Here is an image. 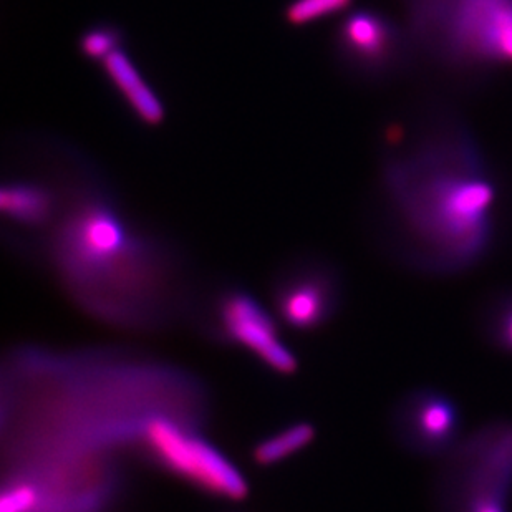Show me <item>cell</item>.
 I'll use <instances>...</instances> for the list:
<instances>
[{
    "label": "cell",
    "mask_w": 512,
    "mask_h": 512,
    "mask_svg": "<svg viewBox=\"0 0 512 512\" xmlns=\"http://www.w3.org/2000/svg\"><path fill=\"white\" fill-rule=\"evenodd\" d=\"M393 143L382 170L393 254L425 276L471 271L498 232V179L478 141L461 118L438 112Z\"/></svg>",
    "instance_id": "1"
},
{
    "label": "cell",
    "mask_w": 512,
    "mask_h": 512,
    "mask_svg": "<svg viewBox=\"0 0 512 512\" xmlns=\"http://www.w3.org/2000/svg\"><path fill=\"white\" fill-rule=\"evenodd\" d=\"M62 208L47 231L50 257L82 302L97 312L125 317L128 300L163 271L168 251L136 224L100 176L73 161L58 176Z\"/></svg>",
    "instance_id": "2"
},
{
    "label": "cell",
    "mask_w": 512,
    "mask_h": 512,
    "mask_svg": "<svg viewBox=\"0 0 512 512\" xmlns=\"http://www.w3.org/2000/svg\"><path fill=\"white\" fill-rule=\"evenodd\" d=\"M435 512H511L512 420H491L464 435L440 459Z\"/></svg>",
    "instance_id": "3"
},
{
    "label": "cell",
    "mask_w": 512,
    "mask_h": 512,
    "mask_svg": "<svg viewBox=\"0 0 512 512\" xmlns=\"http://www.w3.org/2000/svg\"><path fill=\"white\" fill-rule=\"evenodd\" d=\"M135 440L146 458L206 496L239 503L251 493L236 463L186 421L150 413L136 423Z\"/></svg>",
    "instance_id": "4"
},
{
    "label": "cell",
    "mask_w": 512,
    "mask_h": 512,
    "mask_svg": "<svg viewBox=\"0 0 512 512\" xmlns=\"http://www.w3.org/2000/svg\"><path fill=\"white\" fill-rule=\"evenodd\" d=\"M390 428L401 450L440 461L464 436L463 413L455 398L438 388H411L393 406Z\"/></svg>",
    "instance_id": "5"
},
{
    "label": "cell",
    "mask_w": 512,
    "mask_h": 512,
    "mask_svg": "<svg viewBox=\"0 0 512 512\" xmlns=\"http://www.w3.org/2000/svg\"><path fill=\"white\" fill-rule=\"evenodd\" d=\"M213 327L219 339L251 353L271 372L290 377L299 370V360L282 340L277 320L249 290L232 287L216 297Z\"/></svg>",
    "instance_id": "6"
},
{
    "label": "cell",
    "mask_w": 512,
    "mask_h": 512,
    "mask_svg": "<svg viewBox=\"0 0 512 512\" xmlns=\"http://www.w3.org/2000/svg\"><path fill=\"white\" fill-rule=\"evenodd\" d=\"M342 295L339 272L317 259L290 264L272 285L277 319L302 334L329 324L339 312Z\"/></svg>",
    "instance_id": "7"
},
{
    "label": "cell",
    "mask_w": 512,
    "mask_h": 512,
    "mask_svg": "<svg viewBox=\"0 0 512 512\" xmlns=\"http://www.w3.org/2000/svg\"><path fill=\"white\" fill-rule=\"evenodd\" d=\"M406 50L405 34L380 10H352L335 29V57L347 72L370 82L397 72Z\"/></svg>",
    "instance_id": "8"
},
{
    "label": "cell",
    "mask_w": 512,
    "mask_h": 512,
    "mask_svg": "<svg viewBox=\"0 0 512 512\" xmlns=\"http://www.w3.org/2000/svg\"><path fill=\"white\" fill-rule=\"evenodd\" d=\"M62 208L60 178L14 176L0 189V213L27 231H49Z\"/></svg>",
    "instance_id": "9"
},
{
    "label": "cell",
    "mask_w": 512,
    "mask_h": 512,
    "mask_svg": "<svg viewBox=\"0 0 512 512\" xmlns=\"http://www.w3.org/2000/svg\"><path fill=\"white\" fill-rule=\"evenodd\" d=\"M506 0H416L415 29L431 50L448 44Z\"/></svg>",
    "instance_id": "10"
},
{
    "label": "cell",
    "mask_w": 512,
    "mask_h": 512,
    "mask_svg": "<svg viewBox=\"0 0 512 512\" xmlns=\"http://www.w3.org/2000/svg\"><path fill=\"white\" fill-rule=\"evenodd\" d=\"M100 65L116 92L120 93L123 102L136 116V120L151 128H156L165 121V103L125 49L116 50Z\"/></svg>",
    "instance_id": "11"
},
{
    "label": "cell",
    "mask_w": 512,
    "mask_h": 512,
    "mask_svg": "<svg viewBox=\"0 0 512 512\" xmlns=\"http://www.w3.org/2000/svg\"><path fill=\"white\" fill-rule=\"evenodd\" d=\"M315 438L317 430L312 423L297 421L256 443L251 451L252 461L259 468H271L305 450Z\"/></svg>",
    "instance_id": "12"
},
{
    "label": "cell",
    "mask_w": 512,
    "mask_h": 512,
    "mask_svg": "<svg viewBox=\"0 0 512 512\" xmlns=\"http://www.w3.org/2000/svg\"><path fill=\"white\" fill-rule=\"evenodd\" d=\"M479 330L491 347L512 355V289L498 290L484 300Z\"/></svg>",
    "instance_id": "13"
},
{
    "label": "cell",
    "mask_w": 512,
    "mask_h": 512,
    "mask_svg": "<svg viewBox=\"0 0 512 512\" xmlns=\"http://www.w3.org/2000/svg\"><path fill=\"white\" fill-rule=\"evenodd\" d=\"M125 32L113 22H95L83 30L78 39V50L90 62L102 63L113 52L123 49Z\"/></svg>",
    "instance_id": "14"
},
{
    "label": "cell",
    "mask_w": 512,
    "mask_h": 512,
    "mask_svg": "<svg viewBox=\"0 0 512 512\" xmlns=\"http://www.w3.org/2000/svg\"><path fill=\"white\" fill-rule=\"evenodd\" d=\"M353 0H289L285 5L284 20L290 27H305L317 20L347 12Z\"/></svg>",
    "instance_id": "15"
}]
</instances>
